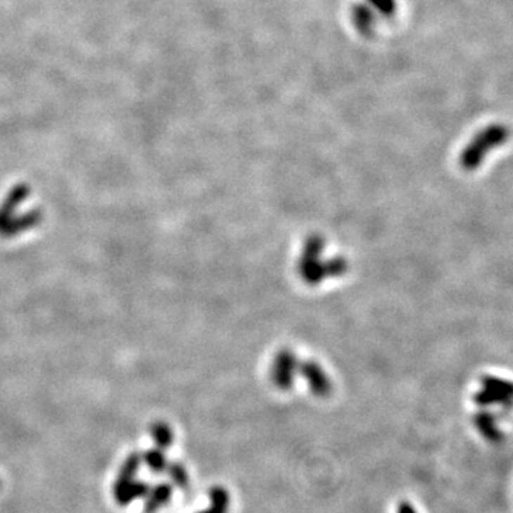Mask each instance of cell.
I'll return each instance as SVG.
<instances>
[{
  "label": "cell",
  "mask_w": 513,
  "mask_h": 513,
  "mask_svg": "<svg viewBox=\"0 0 513 513\" xmlns=\"http://www.w3.org/2000/svg\"><path fill=\"white\" fill-rule=\"evenodd\" d=\"M148 489L150 488L147 483L137 479H130V481L116 479V483L113 486V495L120 506H126L131 503L134 499L144 498Z\"/></svg>",
  "instance_id": "3957f363"
},
{
  "label": "cell",
  "mask_w": 513,
  "mask_h": 513,
  "mask_svg": "<svg viewBox=\"0 0 513 513\" xmlns=\"http://www.w3.org/2000/svg\"><path fill=\"white\" fill-rule=\"evenodd\" d=\"M210 499H212L210 507L200 513H227L228 506H230V496L224 488H221V486L212 488Z\"/></svg>",
  "instance_id": "8992f818"
},
{
  "label": "cell",
  "mask_w": 513,
  "mask_h": 513,
  "mask_svg": "<svg viewBox=\"0 0 513 513\" xmlns=\"http://www.w3.org/2000/svg\"><path fill=\"white\" fill-rule=\"evenodd\" d=\"M171 479V482L181 488L186 489L188 486V474L186 471V468L181 464H177V462H173V464H169L167 471H166Z\"/></svg>",
  "instance_id": "30bf717a"
},
{
  "label": "cell",
  "mask_w": 513,
  "mask_h": 513,
  "mask_svg": "<svg viewBox=\"0 0 513 513\" xmlns=\"http://www.w3.org/2000/svg\"><path fill=\"white\" fill-rule=\"evenodd\" d=\"M370 4L387 18H391L396 12V2L395 0H370Z\"/></svg>",
  "instance_id": "8fae6325"
},
{
  "label": "cell",
  "mask_w": 513,
  "mask_h": 513,
  "mask_svg": "<svg viewBox=\"0 0 513 513\" xmlns=\"http://www.w3.org/2000/svg\"><path fill=\"white\" fill-rule=\"evenodd\" d=\"M351 19L359 33L364 36L372 34L375 26V15L368 6H365L364 4L353 5L351 8Z\"/></svg>",
  "instance_id": "5b68a950"
},
{
  "label": "cell",
  "mask_w": 513,
  "mask_h": 513,
  "mask_svg": "<svg viewBox=\"0 0 513 513\" xmlns=\"http://www.w3.org/2000/svg\"><path fill=\"white\" fill-rule=\"evenodd\" d=\"M144 464L150 468L154 474H163L167 471L169 462L163 453V449H150L143 455Z\"/></svg>",
  "instance_id": "52a82bcc"
},
{
  "label": "cell",
  "mask_w": 513,
  "mask_h": 513,
  "mask_svg": "<svg viewBox=\"0 0 513 513\" xmlns=\"http://www.w3.org/2000/svg\"><path fill=\"white\" fill-rule=\"evenodd\" d=\"M151 436L159 449H167L173 443V431L164 422H156L151 425Z\"/></svg>",
  "instance_id": "ba28073f"
},
{
  "label": "cell",
  "mask_w": 513,
  "mask_h": 513,
  "mask_svg": "<svg viewBox=\"0 0 513 513\" xmlns=\"http://www.w3.org/2000/svg\"><path fill=\"white\" fill-rule=\"evenodd\" d=\"M505 138H506L505 129H500V127L488 129L481 136H478V138H475V141L465 150L464 156H462V163H464V166L467 169H472V167L478 166L481 159L483 157V154L488 151L486 147H489V145L493 147V145L502 143Z\"/></svg>",
  "instance_id": "7a4b0ae2"
},
{
  "label": "cell",
  "mask_w": 513,
  "mask_h": 513,
  "mask_svg": "<svg viewBox=\"0 0 513 513\" xmlns=\"http://www.w3.org/2000/svg\"><path fill=\"white\" fill-rule=\"evenodd\" d=\"M173 496V486L169 483H160L148 489L144 502V513H156L166 506Z\"/></svg>",
  "instance_id": "277c9868"
},
{
  "label": "cell",
  "mask_w": 513,
  "mask_h": 513,
  "mask_svg": "<svg viewBox=\"0 0 513 513\" xmlns=\"http://www.w3.org/2000/svg\"><path fill=\"white\" fill-rule=\"evenodd\" d=\"M141 460H143V456L140 453H131L126 457V460L123 462V465L120 468V472H119V476L117 479L120 481H130V479H134L138 469H140V465H141Z\"/></svg>",
  "instance_id": "9c48e42d"
},
{
  "label": "cell",
  "mask_w": 513,
  "mask_h": 513,
  "mask_svg": "<svg viewBox=\"0 0 513 513\" xmlns=\"http://www.w3.org/2000/svg\"><path fill=\"white\" fill-rule=\"evenodd\" d=\"M26 198H27V190L25 186L16 187L11 193L9 198L4 204L2 210H0V234L13 235V234L25 230L26 227L36 224V221L39 220L37 216L33 217V214H32L27 217H15V210L19 207V204L22 201H25Z\"/></svg>",
  "instance_id": "6da1fadb"
},
{
  "label": "cell",
  "mask_w": 513,
  "mask_h": 513,
  "mask_svg": "<svg viewBox=\"0 0 513 513\" xmlns=\"http://www.w3.org/2000/svg\"><path fill=\"white\" fill-rule=\"evenodd\" d=\"M396 513H417L415 507L408 503V502H402L399 506H398V512Z\"/></svg>",
  "instance_id": "7c38bea8"
}]
</instances>
